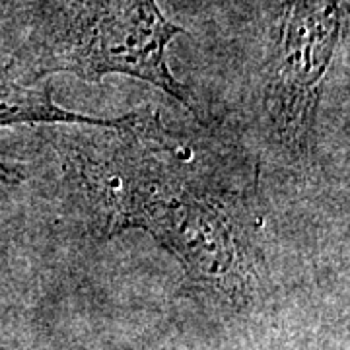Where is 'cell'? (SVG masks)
Instances as JSON below:
<instances>
[{
  "instance_id": "1",
  "label": "cell",
  "mask_w": 350,
  "mask_h": 350,
  "mask_svg": "<svg viewBox=\"0 0 350 350\" xmlns=\"http://www.w3.org/2000/svg\"><path fill=\"white\" fill-rule=\"evenodd\" d=\"M66 129L55 133V148L100 238L140 230L175 255L195 284L247 298L259 226L247 185L175 135L154 107Z\"/></svg>"
},
{
  "instance_id": "2",
  "label": "cell",
  "mask_w": 350,
  "mask_h": 350,
  "mask_svg": "<svg viewBox=\"0 0 350 350\" xmlns=\"http://www.w3.org/2000/svg\"><path fill=\"white\" fill-rule=\"evenodd\" d=\"M183 33L163 16L158 0H49L8 68L24 82H43L53 75L84 82L131 76L199 117L189 90L167 63L170 43Z\"/></svg>"
},
{
  "instance_id": "4",
  "label": "cell",
  "mask_w": 350,
  "mask_h": 350,
  "mask_svg": "<svg viewBox=\"0 0 350 350\" xmlns=\"http://www.w3.org/2000/svg\"><path fill=\"white\" fill-rule=\"evenodd\" d=\"M109 121L59 105L53 100L49 84L24 82L8 66L0 70V129L16 125H107ZM14 174L12 167L0 158V177L12 181Z\"/></svg>"
},
{
  "instance_id": "3",
  "label": "cell",
  "mask_w": 350,
  "mask_h": 350,
  "mask_svg": "<svg viewBox=\"0 0 350 350\" xmlns=\"http://www.w3.org/2000/svg\"><path fill=\"white\" fill-rule=\"evenodd\" d=\"M267 18L259 68L265 135L282 160L308 170L327 72L349 29V0H269Z\"/></svg>"
}]
</instances>
